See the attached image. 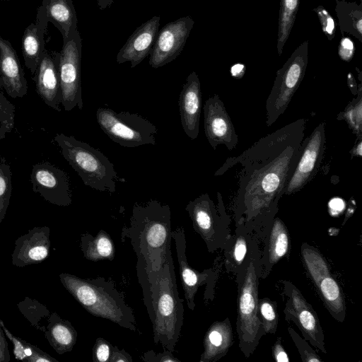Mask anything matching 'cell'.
<instances>
[{
    "label": "cell",
    "mask_w": 362,
    "mask_h": 362,
    "mask_svg": "<svg viewBox=\"0 0 362 362\" xmlns=\"http://www.w3.org/2000/svg\"><path fill=\"white\" fill-rule=\"evenodd\" d=\"M306 120L292 122L254 143L223 164L238 165L232 210L235 223L243 221L258 238L279 210L284 189L305 137Z\"/></svg>",
    "instance_id": "cell-1"
},
{
    "label": "cell",
    "mask_w": 362,
    "mask_h": 362,
    "mask_svg": "<svg viewBox=\"0 0 362 362\" xmlns=\"http://www.w3.org/2000/svg\"><path fill=\"white\" fill-rule=\"evenodd\" d=\"M122 238L130 240L136 253V274L143 292L144 303L151 321L153 317L151 286L171 251V211L158 200L135 203L129 227Z\"/></svg>",
    "instance_id": "cell-2"
},
{
    "label": "cell",
    "mask_w": 362,
    "mask_h": 362,
    "mask_svg": "<svg viewBox=\"0 0 362 362\" xmlns=\"http://www.w3.org/2000/svg\"><path fill=\"white\" fill-rule=\"evenodd\" d=\"M59 277L64 287L87 312L136 331L134 311L112 280L101 276L83 279L68 273H62Z\"/></svg>",
    "instance_id": "cell-3"
},
{
    "label": "cell",
    "mask_w": 362,
    "mask_h": 362,
    "mask_svg": "<svg viewBox=\"0 0 362 362\" xmlns=\"http://www.w3.org/2000/svg\"><path fill=\"white\" fill-rule=\"evenodd\" d=\"M153 341L172 352L184 322V299L179 296L172 252L151 286Z\"/></svg>",
    "instance_id": "cell-4"
},
{
    "label": "cell",
    "mask_w": 362,
    "mask_h": 362,
    "mask_svg": "<svg viewBox=\"0 0 362 362\" xmlns=\"http://www.w3.org/2000/svg\"><path fill=\"white\" fill-rule=\"evenodd\" d=\"M54 140L85 185L100 192H116L120 178L112 163L100 151L63 133L57 134Z\"/></svg>",
    "instance_id": "cell-5"
},
{
    "label": "cell",
    "mask_w": 362,
    "mask_h": 362,
    "mask_svg": "<svg viewBox=\"0 0 362 362\" xmlns=\"http://www.w3.org/2000/svg\"><path fill=\"white\" fill-rule=\"evenodd\" d=\"M260 257L259 254L250 259L243 279L238 284L236 331L239 348L246 358L254 353L264 335L258 313Z\"/></svg>",
    "instance_id": "cell-6"
},
{
    "label": "cell",
    "mask_w": 362,
    "mask_h": 362,
    "mask_svg": "<svg viewBox=\"0 0 362 362\" xmlns=\"http://www.w3.org/2000/svg\"><path fill=\"white\" fill-rule=\"evenodd\" d=\"M194 231L204 241L207 250H223L231 235V219L226 212L222 196L217 192V204L206 193L189 201L185 207Z\"/></svg>",
    "instance_id": "cell-7"
},
{
    "label": "cell",
    "mask_w": 362,
    "mask_h": 362,
    "mask_svg": "<svg viewBox=\"0 0 362 362\" xmlns=\"http://www.w3.org/2000/svg\"><path fill=\"white\" fill-rule=\"evenodd\" d=\"M308 60V42L299 45L279 69L266 100V124L272 126L286 110L304 76Z\"/></svg>",
    "instance_id": "cell-8"
},
{
    "label": "cell",
    "mask_w": 362,
    "mask_h": 362,
    "mask_svg": "<svg viewBox=\"0 0 362 362\" xmlns=\"http://www.w3.org/2000/svg\"><path fill=\"white\" fill-rule=\"evenodd\" d=\"M95 115L103 132L122 146L134 148L156 144V127L139 115L99 107Z\"/></svg>",
    "instance_id": "cell-9"
},
{
    "label": "cell",
    "mask_w": 362,
    "mask_h": 362,
    "mask_svg": "<svg viewBox=\"0 0 362 362\" xmlns=\"http://www.w3.org/2000/svg\"><path fill=\"white\" fill-rule=\"evenodd\" d=\"M300 252L306 271L329 313L337 321L343 322L346 317V303L328 262L317 249L307 243L302 244Z\"/></svg>",
    "instance_id": "cell-10"
},
{
    "label": "cell",
    "mask_w": 362,
    "mask_h": 362,
    "mask_svg": "<svg viewBox=\"0 0 362 362\" xmlns=\"http://www.w3.org/2000/svg\"><path fill=\"white\" fill-rule=\"evenodd\" d=\"M81 57L82 38L76 30L63 42V47L59 54L62 105L67 112L75 107L82 110L83 107L81 77Z\"/></svg>",
    "instance_id": "cell-11"
},
{
    "label": "cell",
    "mask_w": 362,
    "mask_h": 362,
    "mask_svg": "<svg viewBox=\"0 0 362 362\" xmlns=\"http://www.w3.org/2000/svg\"><path fill=\"white\" fill-rule=\"evenodd\" d=\"M325 122L320 123L303 140L297 160L284 189V195L299 192L317 174L325 148Z\"/></svg>",
    "instance_id": "cell-12"
},
{
    "label": "cell",
    "mask_w": 362,
    "mask_h": 362,
    "mask_svg": "<svg viewBox=\"0 0 362 362\" xmlns=\"http://www.w3.org/2000/svg\"><path fill=\"white\" fill-rule=\"evenodd\" d=\"M282 285L284 293L287 298L284 309L285 320L293 322L303 339L315 349L327 354L324 332L313 306L292 282L283 281Z\"/></svg>",
    "instance_id": "cell-13"
},
{
    "label": "cell",
    "mask_w": 362,
    "mask_h": 362,
    "mask_svg": "<svg viewBox=\"0 0 362 362\" xmlns=\"http://www.w3.org/2000/svg\"><path fill=\"white\" fill-rule=\"evenodd\" d=\"M235 226V232L228 238L223 250L226 270L236 277L238 284L250 259L261 254L262 250L258 236L251 226L238 221Z\"/></svg>",
    "instance_id": "cell-14"
},
{
    "label": "cell",
    "mask_w": 362,
    "mask_h": 362,
    "mask_svg": "<svg viewBox=\"0 0 362 362\" xmlns=\"http://www.w3.org/2000/svg\"><path fill=\"white\" fill-rule=\"evenodd\" d=\"M172 238H173L175 244L185 298L188 308L193 311L195 308L194 297L200 286L206 285L204 293L206 300L214 299L217 273L212 269L199 272L193 269L188 264L186 257V239L182 227L172 230Z\"/></svg>",
    "instance_id": "cell-15"
},
{
    "label": "cell",
    "mask_w": 362,
    "mask_h": 362,
    "mask_svg": "<svg viewBox=\"0 0 362 362\" xmlns=\"http://www.w3.org/2000/svg\"><path fill=\"white\" fill-rule=\"evenodd\" d=\"M194 24L191 16H185L158 30L149 54V65L158 69L175 59L182 52Z\"/></svg>",
    "instance_id": "cell-16"
},
{
    "label": "cell",
    "mask_w": 362,
    "mask_h": 362,
    "mask_svg": "<svg viewBox=\"0 0 362 362\" xmlns=\"http://www.w3.org/2000/svg\"><path fill=\"white\" fill-rule=\"evenodd\" d=\"M30 177L33 192L46 201L59 206L71 205L72 193L66 172L49 162L43 161L33 166Z\"/></svg>",
    "instance_id": "cell-17"
},
{
    "label": "cell",
    "mask_w": 362,
    "mask_h": 362,
    "mask_svg": "<svg viewBox=\"0 0 362 362\" xmlns=\"http://www.w3.org/2000/svg\"><path fill=\"white\" fill-rule=\"evenodd\" d=\"M204 127L214 150L219 145H224L229 151L236 147L238 134L224 103L216 93L209 97L204 105Z\"/></svg>",
    "instance_id": "cell-18"
},
{
    "label": "cell",
    "mask_w": 362,
    "mask_h": 362,
    "mask_svg": "<svg viewBox=\"0 0 362 362\" xmlns=\"http://www.w3.org/2000/svg\"><path fill=\"white\" fill-rule=\"evenodd\" d=\"M259 240L264 243L261 252L260 268L261 278L265 279L276 263L284 257H288L291 250L290 235L284 221L276 216L272 223L263 229Z\"/></svg>",
    "instance_id": "cell-19"
},
{
    "label": "cell",
    "mask_w": 362,
    "mask_h": 362,
    "mask_svg": "<svg viewBox=\"0 0 362 362\" xmlns=\"http://www.w3.org/2000/svg\"><path fill=\"white\" fill-rule=\"evenodd\" d=\"M60 52L45 49L33 80L38 95L49 107L60 112L62 91L59 82Z\"/></svg>",
    "instance_id": "cell-20"
},
{
    "label": "cell",
    "mask_w": 362,
    "mask_h": 362,
    "mask_svg": "<svg viewBox=\"0 0 362 362\" xmlns=\"http://www.w3.org/2000/svg\"><path fill=\"white\" fill-rule=\"evenodd\" d=\"M50 228L36 226L15 240L11 263L18 267L38 264L50 254Z\"/></svg>",
    "instance_id": "cell-21"
},
{
    "label": "cell",
    "mask_w": 362,
    "mask_h": 362,
    "mask_svg": "<svg viewBox=\"0 0 362 362\" xmlns=\"http://www.w3.org/2000/svg\"><path fill=\"white\" fill-rule=\"evenodd\" d=\"M183 131L192 140L197 138L202 110L201 83L198 75L192 71L182 87L178 100Z\"/></svg>",
    "instance_id": "cell-22"
},
{
    "label": "cell",
    "mask_w": 362,
    "mask_h": 362,
    "mask_svg": "<svg viewBox=\"0 0 362 362\" xmlns=\"http://www.w3.org/2000/svg\"><path fill=\"white\" fill-rule=\"evenodd\" d=\"M160 17L155 16L133 32L118 52L116 62H130L131 68L139 64L151 52L159 30Z\"/></svg>",
    "instance_id": "cell-23"
},
{
    "label": "cell",
    "mask_w": 362,
    "mask_h": 362,
    "mask_svg": "<svg viewBox=\"0 0 362 362\" xmlns=\"http://www.w3.org/2000/svg\"><path fill=\"white\" fill-rule=\"evenodd\" d=\"M0 74L9 96L21 98L28 93V83L18 57L10 42L1 36Z\"/></svg>",
    "instance_id": "cell-24"
},
{
    "label": "cell",
    "mask_w": 362,
    "mask_h": 362,
    "mask_svg": "<svg viewBox=\"0 0 362 362\" xmlns=\"http://www.w3.org/2000/svg\"><path fill=\"white\" fill-rule=\"evenodd\" d=\"M48 21L44 7L40 6L37 9L35 23H30L25 28L22 37V52L25 65L33 76L35 74L45 49L44 35Z\"/></svg>",
    "instance_id": "cell-25"
},
{
    "label": "cell",
    "mask_w": 362,
    "mask_h": 362,
    "mask_svg": "<svg viewBox=\"0 0 362 362\" xmlns=\"http://www.w3.org/2000/svg\"><path fill=\"white\" fill-rule=\"evenodd\" d=\"M233 343V328L228 317L211 325L204 338V351L199 362H216L228 352Z\"/></svg>",
    "instance_id": "cell-26"
},
{
    "label": "cell",
    "mask_w": 362,
    "mask_h": 362,
    "mask_svg": "<svg viewBox=\"0 0 362 362\" xmlns=\"http://www.w3.org/2000/svg\"><path fill=\"white\" fill-rule=\"evenodd\" d=\"M43 333L59 354L71 351L77 339V332L71 323L56 313H51Z\"/></svg>",
    "instance_id": "cell-27"
},
{
    "label": "cell",
    "mask_w": 362,
    "mask_h": 362,
    "mask_svg": "<svg viewBox=\"0 0 362 362\" xmlns=\"http://www.w3.org/2000/svg\"><path fill=\"white\" fill-rule=\"evenodd\" d=\"M48 21L60 31L63 42L77 29L76 12L72 0H43Z\"/></svg>",
    "instance_id": "cell-28"
},
{
    "label": "cell",
    "mask_w": 362,
    "mask_h": 362,
    "mask_svg": "<svg viewBox=\"0 0 362 362\" xmlns=\"http://www.w3.org/2000/svg\"><path fill=\"white\" fill-rule=\"evenodd\" d=\"M80 246L84 257L90 261L113 260L115 256L114 243L103 230L95 236L88 233L82 234Z\"/></svg>",
    "instance_id": "cell-29"
},
{
    "label": "cell",
    "mask_w": 362,
    "mask_h": 362,
    "mask_svg": "<svg viewBox=\"0 0 362 362\" xmlns=\"http://www.w3.org/2000/svg\"><path fill=\"white\" fill-rule=\"evenodd\" d=\"M335 12L341 35L349 33L362 42V6L354 1L336 0Z\"/></svg>",
    "instance_id": "cell-30"
},
{
    "label": "cell",
    "mask_w": 362,
    "mask_h": 362,
    "mask_svg": "<svg viewBox=\"0 0 362 362\" xmlns=\"http://www.w3.org/2000/svg\"><path fill=\"white\" fill-rule=\"evenodd\" d=\"M0 323L6 336L13 344V353L16 359L28 362H58V360L36 346L15 336L8 329L3 320H0Z\"/></svg>",
    "instance_id": "cell-31"
},
{
    "label": "cell",
    "mask_w": 362,
    "mask_h": 362,
    "mask_svg": "<svg viewBox=\"0 0 362 362\" xmlns=\"http://www.w3.org/2000/svg\"><path fill=\"white\" fill-rule=\"evenodd\" d=\"M299 0H281L278 21L277 51L279 56L293 26Z\"/></svg>",
    "instance_id": "cell-32"
},
{
    "label": "cell",
    "mask_w": 362,
    "mask_h": 362,
    "mask_svg": "<svg viewBox=\"0 0 362 362\" xmlns=\"http://www.w3.org/2000/svg\"><path fill=\"white\" fill-rule=\"evenodd\" d=\"M17 308L33 327L42 332H45V325H42V320L48 321L51 314L45 305L35 299L25 297L17 304Z\"/></svg>",
    "instance_id": "cell-33"
},
{
    "label": "cell",
    "mask_w": 362,
    "mask_h": 362,
    "mask_svg": "<svg viewBox=\"0 0 362 362\" xmlns=\"http://www.w3.org/2000/svg\"><path fill=\"white\" fill-rule=\"evenodd\" d=\"M357 98H354L344 111L338 115V119L345 120L349 128L360 139L362 137V86L361 83L357 90Z\"/></svg>",
    "instance_id": "cell-34"
},
{
    "label": "cell",
    "mask_w": 362,
    "mask_h": 362,
    "mask_svg": "<svg viewBox=\"0 0 362 362\" xmlns=\"http://www.w3.org/2000/svg\"><path fill=\"white\" fill-rule=\"evenodd\" d=\"M258 313L264 335L274 334L279 323L276 303L269 298H259Z\"/></svg>",
    "instance_id": "cell-35"
},
{
    "label": "cell",
    "mask_w": 362,
    "mask_h": 362,
    "mask_svg": "<svg viewBox=\"0 0 362 362\" xmlns=\"http://www.w3.org/2000/svg\"><path fill=\"white\" fill-rule=\"evenodd\" d=\"M12 193L11 167L4 158L0 160V223L6 216Z\"/></svg>",
    "instance_id": "cell-36"
},
{
    "label": "cell",
    "mask_w": 362,
    "mask_h": 362,
    "mask_svg": "<svg viewBox=\"0 0 362 362\" xmlns=\"http://www.w3.org/2000/svg\"><path fill=\"white\" fill-rule=\"evenodd\" d=\"M288 332L297 347L300 358L304 362H322V358L317 354L313 348L303 339L292 327L288 328Z\"/></svg>",
    "instance_id": "cell-37"
},
{
    "label": "cell",
    "mask_w": 362,
    "mask_h": 362,
    "mask_svg": "<svg viewBox=\"0 0 362 362\" xmlns=\"http://www.w3.org/2000/svg\"><path fill=\"white\" fill-rule=\"evenodd\" d=\"M114 346L102 337H98L93 348V360L96 362H110Z\"/></svg>",
    "instance_id": "cell-38"
},
{
    "label": "cell",
    "mask_w": 362,
    "mask_h": 362,
    "mask_svg": "<svg viewBox=\"0 0 362 362\" xmlns=\"http://www.w3.org/2000/svg\"><path fill=\"white\" fill-rule=\"evenodd\" d=\"M313 11L320 20L322 30L328 40H332L335 35V21L330 13L322 6H319Z\"/></svg>",
    "instance_id": "cell-39"
},
{
    "label": "cell",
    "mask_w": 362,
    "mask_h": 362,
    "mask_svg": "<svg viewBox=\"0 0 362 362\" xmlns=\"http://www.w3.org/2000/svg\"><path fill=\"white\" fill-rule=\"evenodd\" d=\"M140 359L146 362H181L180 359L173 356L172 351L165 349L162 353L158 354L153 350H149L144 352Z\"/></svg>",
    "instance_id": "cell-40"
},
{
    "label": "cell",
    "mask_w": 362,
    "mask_h": 362,
    "mask_svg": "<svg viewBox=\"0 0 362 362\" xmlns=\"http://www.w3.org/2000/svg\"><path fill=\"white\" fill-rule=\"evenodd\" d=\"M14 106L0 93V117L11 128L13 125Z\"/></svg>",
    "instance_id": "cell-41"
},
{
    "label": "cell",
    "mask_w": 362,
    "mask_h": 362,
    "mask_svg": "<svg viewBox=\"0 0 362 362\" xmlns=\"http://www.w3.org/2000/svg\"><path fill=\"white\" fill-rule=\"evenodd\" d=\"M355 47L353 41L348 37L342 36L338 46V54L340 58L349 62L354 57Z\"/></svg>",
    "instance_id": "cell-42"
},
{
    "label": "cell",
    "mask_w": 362,
    "mask_h": 362,
    "mask_svg": "<svg viewBox=\"0 0 362 362\" xmlns=\"http://www.w3.org/2000/svg\"><path fill=\"white\" fill-rule=\"evenodd\" d=\"M272 355L274 360L277 362H288L290 361L282 345L281 337L277 339L272 346Z\"/></svg>",
    "instance_id": "cell-43"
},
{
    "label": "cell",
    "mask_w": 362,
    "mask_h": 362,
    "mask_svg": "<svg viewBox=\"0 0 362 362\" xmlns=\"http://www.w3.org/2000/svg\"><path fill=\"white\" fill-rule=\"evenodd\" d=\"M6 338L7 337L0 323V362H9L11 361V355Z\"/></svg>",
    "instance_id": "cell-44"
},
{
    "label": "cell",
    "mask_w": 362,
    "mask_h": 362,
    "mask_svg": "<svg viewBox=\"0 0 362 362\" xmlns=\"http://www.w3.org/2000/svg\"><path fill=\"white\" fill-rule=\"evenodd\" d=\"M346 207L345 202L339 197L332 199L328 204L329 212L333 216H336L344 211Z\"/></svg>",
    "instance_id": "cell-45"
},
{
    "label": "cell",
    "mask_w": 362,
    "mask_h": 362,
    "mask_svg": "<svg viewBox=\"0 0 362 362\" xmlns=\"http://www.w3.org/2000/svg\"><path fill=\"white\" fill-rule=\"evenodd\" d=\"M132 356L124 349H119L117 346H114L110 362H132Z\"/></svg>",
    "instance_id": "cell-46"
},
{
    "label": "cell",
    "mask_w": 362,
    "mask_h": 362,
    "mask_svg": "<svg viewBox=\"0 0 362 362\" xmlns=\"http://www.w3.org/2000/svg\"><path fill=\"white\" fill-rule=\"evenodd\" d=\"M245 66L243 64H235L230 68L231 76L235 78H241L245 74Z\"/></svg>",
    "instance_id": "cell-47"
},
{
    "label": "cell",
    "mask_w": 362,
    "mask_h": 362,
    "mask_svg": "<svg viewBox=\"0 0 362 362\" xmlns=\"http://www.w3.org/2000/svg\"><path fill=\"white\" fill-rule=\"evenodd\" d=\"M362 139L361 138L358 139V142L356 144L355 146L351 151L352 156H362Z\"/></svg>",
    "instance_id": "cell-48"
},
{
    "label": "cell",
    "mask_w": 362,
    "mask_h": 362,
    "mask_svg": "<svg viewBox=\"0 0 362 362\" xmlns=\"http://www.w3.org/2000/svg\"><path fill=\"white\" fill-rule=\"evenodd\" d=\"M98 6L100 11H103L110 7L113 3V0H96Z\"/></svg>",
    "instance_id": "cell-49"
},
{
    "label": "cell",
    "mask_w": 362,
    "mask_h": 362,
    "mask_svg": "<svg viewBox=\"0 0 362 362\" xmlns=\"http://www.w3.org/2000/svg\"><path fill=\"white\" fill-rule=\"evenodd\" d=\"M11 129V128L0 117V139L1 134L4 136V134Z\"/></svg>",
    "instance_id": "cell-50"
},
{
    "label": "cell",
    "mask_w": 362,
    "mask_h": 362,
    "mask_svg": "<svg viewBox=\"0 0 362 362\" xmlns=\"http://www.w3.org/2000/svg\"><path fill=\"white\" fill-rule=\"evenodd\" d=\"M348 83L351 90H353V88H354L357 92V85L351 73H349L348 74Z\"/></svg>",
    "instance_id": "cell-51"
},
{
    "label": "cell",
    "mask_w": 362,
    "mask_h": 362,
    "mask_svg": "<svg viewBox=\"0 0 362 362\" xmlns=\"http://www.w3.org/2000/svg\"><path fill=\"white\" fill-rule=\"evenodd\" d=\"M1 1H8V0H1Z\"/></svg>",
    "instance_id": "cell-52"
},
{
    "label": "cell",
    "mask_w": 362,
    "mask_h": 362,
    "mask_svg": "<svg viewBox=\"0 0 362 362\" xmlns=\"http://www.w3.org/2000/svg\"><path fill=\"white\" fill-rule=\"evenodd\" d=\"M360 1H361L362 0H360Z\"/></svg>",
    "instance_id": "cell-53"
}]
</instances>
